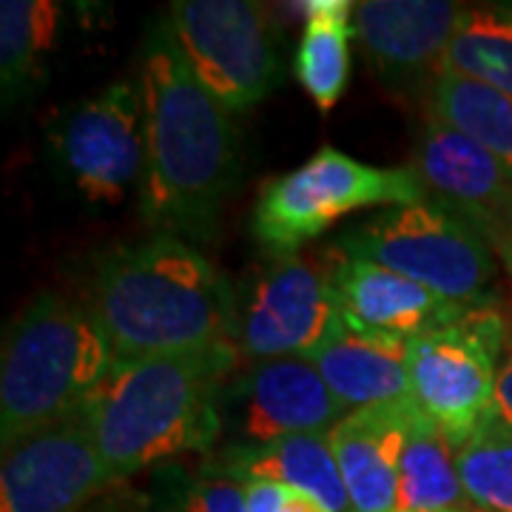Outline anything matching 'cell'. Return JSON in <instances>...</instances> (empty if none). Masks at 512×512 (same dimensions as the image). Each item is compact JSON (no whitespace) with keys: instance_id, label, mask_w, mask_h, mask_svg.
Here are the masks:
<instances>
[{"instance_id":"cell-28","label":"cell","mask_w":512,"mask_h":512,"mask_svg":"<svg viewBox=\"0 0 512 512\" xmlns=\"http://www.w3.org/2000/svg\"><path fill=\"white\" fill-rule=\"evenodd\" d=\"M501 262H504V265H507V271H510V276H512V251L507 256H504V259H501Z\"/></svg>"},{"instance_id":"cell-19","label":"cell","mask_w":512,"mask_h":512,"mask_svg":"<svg viewBox=\"0 0 512 512\" xmlns=\"http://www.w3.org/2000/svg\"><path fill=\"white\" fill-rule=\"evenodd\" d=\"M396 512H478L458 476L456 447L416 404L399 461Z\"/></svg>"},{"instance_id":"cell-23","label":"cell","mask_w":512,"mask_h":512,"mask_svg":"<svg viewBox=\"0 0 512 512\" xmlns=\"http://www.w3.org/2000/svg\"><path fill=\"white\" fill-rule=\"evenodd\" d=\"M441 72L470 77L512 97V6H467Z\"/></svg>"},{"instance_id":"cell-11","label":"cell","mask_w":512,"mask_h":512,"mask_svg":"<svg viewBox=\"0 0 512 512\" xmlns=\"http://www.w3.org/2000/svg\"><path fill=\"white\" fill-rule=\"evenodd\" d=\"M111 484L83 410L3 450L0 512H77Z\"/></svg>"},{"instance_id":"cell-22","label":"cell","mask_w":512,"mask_h":512,"mask_svg":"<svg viewBox=\"0 0 512 512\" xmlns=\"http://www.w3.org/2000/svg\"><path fill=\"white\" fill-rule=\"evenodd\" d=\"M60 23V6L49 0L0 3V86L3 103H15L43 77Z\"/></svg>"},{"instance_id":"cell-3","label":"cell","mask_w":512,"mask_h":512,"mask_svg":"<svg viewBox=\"0 0 512 512\" xmlns=\"http://www.w3.org/2000/svg\"><path fill=\"white\" fill-rule=\"evenodd\" d=\"M237 359V348H217L114 362L86 407L114 481L211 450L225 421V390Z\"/></svg>"},{"instance_id":"cell-2","label":"cell","mask_w":512,"mask_h":512,"mask_svg":"<svg viewBox=\"0 0 512 512\" xmlns=\"http://www.w3.org/2000/svg\"><path fill=\"white\" fill-rule=\"evenodd\" d=\"M86 308L117 362L234 348L237 293L191 242L171 234L103 256Z\"/></svg>"},{"instance_id":"cell-20","label":"cell","mask_w":512,"mask_h":512,"mask_svg":"<svg viewBox=\"0 0 512 512\" xmlns=\"http://www.w3.org/2000/svg\"><path fill=\"white\" fill-rule=\"evenodd\" d=\"M308 20L296 49V80L316 109L330 111L348 86L353 3L350 0H311Z\"/></svg>"},{"instance_id":"cell-14","label":"cell","mask_w":512,"mask_h":512,"mask_svg":"<svg viewBox=\"0 0 512 512\" xmlns=\"http://www.w3.org/2000/svg\"><path fill=\"white\" fill-rule=\"evenodd\" d=\"M348 413L308 356L256 362L225 390V421L239 439L231 444L319 436Z\"/></svg>"},{"instance_id":"cell-25","label":"cell","mask_w":512,"mask_h":512,"mask_svg":"<svg viewBox=\"0 0 512 512\" xmlns=\"http://www.w3.org/2000/svg\"><path fill=\"white\" fill-rule=\"evenodd\" d=\"M177 512H248L239 478L202 470V476L180 498Z\"/></svg>"},{"instance_id":"cell-8","label":"cell","mask_w":512,"mask_h":512,"mask_svg":"<svg viewBox=\"0 0 512 512\" xmlns=\"http://www.w3.org/2000/svg\"><path fill=\"white\" fill-rule=\"evenodd\" d=\"M168 26L200 83L231 114H245L276 86V29L262 3L177 0Z\"/></svg>"},{"instance_id":"cell-17","label":"cell","mask_w":512,"mask_h":512,"mask_svg":"<svg viewBox=\"0 0 512 512\" xmlns=\"http://www.w3.org/2000/svg\"><path fill=\"white\" fill-rule=\"evenodd\" d=\"M308 359L350 410L410 399L404 339L367 333L339 316Z\"/></svg>"},{"instance_id":"cell-10","label":"cell","mask_w":512,"mask_h":512,"mask_svg":"<svg viewBox=\"0 0 512 512\" xmlns=\"http://www.w3.org/2000/svg\"><path fill=\"white\" fill-rule=\"evenodd\" d=\"M55 151L86 200H123L146 168L140 86L114 83L74 106L57 126Z\"/></svg>"},{"instance_id":"cell-5","label":"cell","mask_w":512,"mask_h":512,"mask_svg":"<svg viewBox=\"0 0 512 512\" xmlns=\"http://www.w3.org/2000/svg\"><path fill=\"white\" fill-rule=\"evenodd\" d=\"M336 251L384 265L464 311L495 305L498 254L478 228L439 202L387 208L342 234Z\"/></svg>"},{"instance_id":"cell-21","label":"cell","mask_w":512,"mask_h":512,"mask_svg":"<svg viewBox=\"0 0 512 512\" xmlns=\"http://www.w3.org/2000/svg\"><path fill=\"white\" fill-rule=\"evenodd\" d=\"M424 111L476 140L512 177V97L470 77L439 72Z\"/></svg>"},{"instance_id":"cell-9","label":"cell","mask_w":512,"mask_h":512,"mask_svg":"<svg viewBox=\"0 0 512 512\" xmlns=\"http://www.w3.org/2000/svg\"><path fill=\"white\" fill-rule=\"evenodd\" d=\"M330 265L299 254L274 256L237 296L234 348L251 365L311 356L339 319Z\"/></svg>"},{"instance_id":"cell-27","label":"cell","mask_w":512,"mask_h":512,"mask_svg":"<svg viewBox=\"0 0 512 512\" xmlns=\"http://www.w3.org/2000/svg\"><path fill=\"white\" fill-rule=\"evenodd\" d=\"M276 512H330V510L322 504V501H316L313 495L299 493V490L285 487V493H282V501H279Z\"/></svg>"},{"instance_id":"cell-6","label":"cell","mask_w":512,"mask_h":512,"mask_svg":"<svg viewBox=\"0 0 512 512\" xmlns=\"http://www.w3.org/2000/svg\"><path fill=\"white\" fill-rule=\"evenodd\" d=\"M424 200L427 194L413 168L359 163L328 146L259 188L251 228L265 251L288 256L359 208H399Z\"/></svg>"},{"instance_id":"cell-24","label":"cell","mask_w":512,"mask_h":512,"mask_svg":"<svg viewBox=\"0 0 512 512\" xmlns=\"http://www.w3.org/2000/svg\"><path fill=\"white\" fill-rule=\"evenodd\" d=\"M467 498L478 512H512V424L487 419L456 450Z\"/></svg>"},{"instance_id":"cell-15","label":"cell","mask_w":512,"mask_h":512,"mask_svg":"<svg viewBox=\"0 0 512 512\" xmlns=\"http://www.w3.org/2000/svg\"><path fill=\"white\" fill-rule=\"evenodd\" d=\"M330 285L345 322L404 342L444 328L467 313L407 276L339 251L330 262Z\"/></svg>"},{"instance_id":"cell-26","label":"cell","mask_w":512,"mask_h":512,"mask_svg":"<svg viewBox=\"0 0 512 512\" xmlns=\"http://www.w3.org/2000/svg\"><path fill=\"white\" fill-rule=\"evenodd\" d=\"M495 419L512 424V308L507 316V345H504V356H501V367H498V382H495Z\"/></svg>"},{"instance_id":"cell-18","label":"cell","mask_w":512,"mask_h":512,"mask_svg":"<svg viewBox=\"0 0 512 512\" xmlns=\"http://www.w3.org/2000/svg\"><path fill=\"white\" fill-rule=\"evenodd\" d=\"M205 470L239 481H274L313 495L330 512H353L330 433L291 436L268 444H228L205 464Z\"/></svg>"},{"instance_id":"cell-12","label":"cell","mask_w":512,"mask_h":512,"mask_svg":"<svg viewBox=\"0 0 512 512\" xmlns=\"http://www.w3.org/2000/svg\"><path fill=\"white\" fill-rule=\"evenodd\" d=\"M467 6L450 0L353 3V37L396 97L427 103Z\"/></svg>"},{"instance_id":"cell-1","label":"cell","mask_w":512,"mask_h":512,"mask_svg":"<svg viewBox=\"0 0 512 512\" xmlns=\"http://www.w3.org/2000/svg\"><path fill=\"white\" fill-rule=\"evenodd\" d=\"M146 168L140 214L157 234L208 242L237 183L234 114L200 83L168 20L151 29L140 66Z\"/></svg>"},{"instance_id":"cell-7","label":"cell","mask_w":512,"mask_h":512,"mask_svg":"<svg viewBox=\"0 0 512 512\" xmlns=\"http://www.w3.org/2000/svg\"><path fill=\"white\" fill-rule=\"evenodd\" d=\"M507 345V316L476 308L407 342L410 399L453 447L493 419L495 382Z\"/></svg>"},{"instance_id":"cell-16","label":"cell","mask_w":512,"mask_h":512,"mask_svg":"<svg viewBox=\"0 0 512 512\" xmlns=\"http://www.w3.org/2000/svg\"><path fill=\"white\" fill-rule=\"evenodd\" d=\"M410 410L413 399L359 407L330 430L353 512H396Z\"/></svg>"},{"instance_id":"cell-13","label":"cell","mask_w":512,"mask_h":512,"mask_svg":"<svg viewBox=\"0 0 512 512\" xmlns=\"http://www.w3.org/2000/svg\"><path fill=\"white\" fill-rule=\"evenodd\" d=\"M427 200L456 211L493 245L512 251V177L476 140L424 111L413 165Z\"/></svg>"},{"instance_id":"cell-4","label":"cell","mask_w":512,"mask_h":512,"mask_svg":"<svg viewBox=\"0 0 512 512\" xmlns=\"http://www.w3.org/2000/svg\"><path fill=\"white\" fill-rule=\"evenodd\" d=\"M114 353L86 305L40 293L6 333L0 370V441L23 439L80 416L114 367Z\"/></svg>"}]
</instances>
